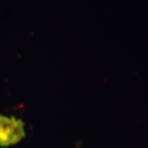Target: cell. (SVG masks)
<instances>
[{
	"label": "cell",
	"mask_w": 148,
	"mask_h": 148,
	"mask_svg": "<svg viewBox=\"0 0 148 148\" xmlns=\"http://www.w3.org/2000/svg\"><path fill=\"white\" fill-rule=\"evenodd\" d=\"M26 137L25 123L14 115L0 114V147L17 145Z\"/></svg>",
	"instance_id": "cell-1"
}]
</instances>
